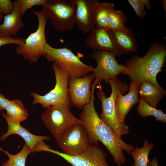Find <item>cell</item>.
Masks as SVG:
<instances>
[{"label":"cell","mask_w":166,"mask_h":166,"mask_svg":"<svg viewBox=\"0 0 166 166\" xmlns=\"http://www.w3.org/2000/svg\"><path fill=\"white\" fill-rule=\"evenodd\" d=\"M97 84L96 80L92 83L90 101L82 108L79 115L80 119L90 143L98 145L99 142H101L112 155L116 165L121 166L126 160L123 150L130 155L134 147L124 142L97 114L94 104V91Z\"/></svg>","instance_id":"1"},{"label":"cell","mask_w":166,"mask_h":166,"mask_svg":"<svg viewBox=\"0 0 166 166\" xmlns=\"http://www.w3.org/2000/svg\"><path fill=\"white\" fill-rule=\"evenodd\" d=\"M166 47L160 43L153 42L145 55H135L127 60L122 74L128 76L131 81L140 85L148 81L155 85L164 95L166 91L158 84V74L163 70L166 62Z\"/></svg>","instance_id":"2"},{"label":"cell","mask_w":166,"mask_h":166,"mask_svg":"<svg viewBox=\"0 0 166 166\" xmlns=\"http://www.w3.org/2000/svg\"><path fill=\"white\" fill-rule=\"evenodd\" d=\"M111 86V92L110 96L107 97L102 90L100 82L98 83L99 90L97 95L101 102V112L99 116L101 119L109 125L119 137L128 134L129 126L125 124L121 123L118 120L116 114L115 101L120 94L124 95L128 91V86L123 83L117 77L108 81Z\"/></svg>","instance_id":"3"},{"label":"cell","mask_w":166,"mask_h":166,"mask_svg":"<svg viewBox=\"0 0 166 166\" xmlns=\"http://www.w3.org/2000/svg\"><path fill=\"white\" fill-rule=\"evenodd\" d=\"M75 0H47L42 11L59 32L72 31L76 25Z\"/></svg>","instance_id":"4"},{"label":"cell","mask_w":166,"mask_h":166,"mask_svg":"<svg viewBox=\"0 0 166 166\" xmlns=\"http://www.w3.org/2000/svg\"><path fill=\"white\" fill-rule=\"evenodd\" d=\"M44 50L45 57L47 61L56 63L69 77H83L92 73L94 69L93 66L84 63L66 47L55 48L47 43Z\"/></svg>","instance_id":"5"},{"label":"cell","mask_w":166,"mask_h":166,"mask_svg":"<svg viewBox=\"0 0 166 166\" xmlns=\"http://www.w3.org/2000/svg\"><path fill=\"white\" fill-rule=\"evenodd\" d=\"M32 12L38 21L37 30L31 33L25 39L23 44L17 45L16 48L17 54L22 55L31 63L37 62L41 56H45L44 49L48 43L46 40L45 30L47 19L42 10L33 9Z\"/></svg>","instance_id":"6"},{"label":"cell","mask_w":166,"mask_h":166,"mask_svg":"<svg viewBox=\"0 0 166 166\" xmlns=\"http://www.w3.org/2000/svg\"><path fill=\"white\" fill-rule=\"evenodd\" d=\"M70 107L62 104L51 105L47 107L42 115L44 124L56 140L69 128L82 123L81 120L71 112Z\"/></svg>","instance_id":"7"},{"label":"cell","mask_w":166,"mask_h":166,"mask_svg":"<svg viewBox=\"0 0 166 166\" xmlns=\"http://www.w3.org/2000/svg\"><path fill=\"white\" fill-rule=\"evenodd\" d=\"M52 67L55 77L56 83L54 88L43 95L35 92L30 93L33 99V105L39 104L45 108L51 105L64 104L70 107L68 89L69 77L55 62H53Z\"/></svg>","instance_id":"8"},{"label":"cell","mask_w":166,"mask_h":166,"mask_svg":"<svg viewBox=\"0 0 166 166\" xmlns=\"http://www.w3.org/2000/svg\"><path fill=\"white\" fill-rule=\"evenodd\" d=\"M50 147L44 143L40 145L39 150L57 155L72 166H110L106 160V154L98 145L91 144L85 151L76 156L68 155Z\"/></svg>","instance_id":"9"},{"label":"cell","mask_w":166,"mask_h":166,"mask_svg":"<svg viewBox=\"0 0 166 166\" xmlns=\"http://www.w3.org/2000/svg\"><path fill=\"white\" fill-rule=\"evenodd\" d=\"M56 141L63 153L71 156H76L82 153L91 144L82 123L69 128Z\"/></svg>","instance_id":"10"},{"label":"cell","mask_w":166,"mask_h":166,"mask_svg":"<svg viewBox=\"0 0 166 166\" xmlns=\"http://www.w3.org/2000/svg\"><path fill=\"white\" fill-rule=\"evenodd\" d=\"M97 63L92 73L99 81L104 80L107 83L110 79L123 73L125 69V65L119 63L113 53L107 51H93L89 55Z\"/></svg>","instance_id":"11"},{"label":"cell","mask_w":166,"mask_h":166,"mask_svg":"<svg viewBox=\"0 0 166 166\" xmlns=\"http://www.w3.org/2000/svg\"><path fill=\"white\" fill-rule=\"evenodd\" d=\"M94 78L92 73L82 77H69L68 89L70 106L82 109L90 102L92 95L91 85Z\"/></svg>","instance_id":"12"},{"label":"cell","mask_w":166,"mask_h":166,"mask_svg":"<svg viewBox=\"0 0 166 166\" xmlns=\"http://www.w3.org/2000/svg\"><path fill=\"white\" fill-rule=\"evenodd\" d=\"M85 46L94 51H107L117 57L123 53L114 40L112 32L108 29L96 27L89 32L84 41Z\"/></svg>","instance_id":"13"},{"label":"cell","mask_w":166,"mask_h":166,"mask_svg":"<svg viewBox=\"0 0 166 166\" xmlns=\"http://www.w3.org/2000/svg\"><path fill=\"white\" fill-rule=\"evenodd\" d=\"M76 25L83 34L89 32L95 27L96 16L99 1L75 0Z\"/></svg>","instance_id":"14"},{"label":"cell","mask_w":166,"mask_h":166,"mask_svg":"<svg viewBox=\"0 0 166 166\" xmlns=\"http://www.w3.org/2000/svg\"><path fill=\"white\" fill-rule=\"evenodd\" d=\"M140 86L139 84L131 81L128 93L124 95L120 94L116 98L115 108L117 116L121 123L125 124L126 116L132 108L139 102Z\"/></svg>","instance_id":"15"},{"label":"cell","mask_w":166,"mask_h":166,"mask_svg":"<svg viewBox=\"0 0 166 166\" xmlns=\"http://www.w3.org/2000/svg\"><path fill=\"white\" fill-rule=\"evenodd\" d=\"M1 115L7 121L8 129L7 132L0 137V140H5L7 137L12 134L18 135L24 140L26 144L34 152L35 145L39 141L50 140L49 136H38L32 134L20 124L15 123L10 120L7 117L6 113H1Z\"/></svg>","instance_id":"16"},{"label":"cell","mask_w":166,"mask_h":166,"mask_svg":"<svg viewBox=\"0 0 166 166\" xmlns=\"http://www.w3.org/2000/svg\"><path fill=\"white\" fill-rule=\"evenodd\" d=\"M13 6L12 12L4 16L3 23L0 24V36L15 37L24 26L18 0L14 1Z\"/></svg>","instance_id":"17"},{"label":"cell","mask_w":166,"mask_h":166,"mask_svg":"<svg viewBox=\"0 0 166 166\" xmlns=\"http://www.w3.org/2000/svg\"><path fill=\"white\" fill-rule=\"evenodd\" d=\"M111 32L116 44L123 54L137 51V43L134 34L131 29L125 27Z\"/></svg>","instance_id":"18"},{"label":"cell","mask_w":166,"mask_h":166,"mask_svg":"<svg viewBox=\"0 0 166 166\" xmlns=\"http://www.w3.org/2000/svg\"><path fill=\"white\" fill-rule=\"evenodd\" d=\"M139 95L151 106L156 108L157 105L164 95L154 85L148 81L140 85Z\"/></svg>","instance_id":"19"},{"label":"cell","mask_w":166,"mask_h":166,"mask_svg":"<svg viewBox=\"0 0 166 166\" xmlns=\"http://www.w3.org/2000/svg\"><path fill=\"white\" fill-rule=\"evenodd\" d=\"M8 118L12 122L20 124L28 118L29 114L22 101L15 99L10 100L5 109Z\"/></svg>","instance_id":"20"},{"label":"cell","mask_w":166,"mask_h":166,"mask_svg":"<svg viewBox=\"0 0 166 166\" xmlns=\"http://www.w3.org/2000/svg\"><path fill=\"white\" fill-rule=\"evenodd\" d=\"M154 147L152 143H149L148 140L145 139L142 147L134 148L130 154L134 162L131 166H148L150 161L149 154Z\"/></svg>","instance_id":"21"},{"label":"cell","mask_w":166,"mask_h":166,"mask_svg":"<svg viewBox=\"0 0 166 166\" xmlns=\"http://www.w3.org/2000/svg\"><path fill=\"white\" fill-rule=\"evenodd\" d=\"M139 104L137 107V111L142 117L152 116L157 121L166 122V115L161 109H157L148 104L143 99L140 98Z\"/></svg>","instance_id":"22"},{"label":"cell","mask_w":166,"mask_h":166,"mask_svg":"<svg viewBox=\"0 0 166 166\" xmlns=\"http://www.w3.org/2000/svg\"><path fill=\"white\" fill-rule=\"evenodd\" d=\"M114 9V5L108 2H99L96 16L97 27L108 29L109 15Z\"/></svg>","instance_id":"23"},{"label":"cell","mask_w":166,"mask_h":166,"mask_svg":"<svg viewBox=\"0 0 166 166\" xmlns=\"http://www.w3.org/2000/svg\"><path fill=\"white\" fill-rule=\"evenodd\" d=\"M127 18L121 10L114 9L110 13L108 21V28L112 31L124 28Z\"/></svg>","instance_id":"24"},{"label":"cell","mask_w":166,"mask_h":166,"mask_svg":"<svg viewBox=\"0 0 166 166\" xmlns=\"http://www.w3.org/2000/svg\"><path fill=\"white\" fill-rule=\"evenodd\" d=\"M11 160L14 166H26V161L27 156L32 152V149L26 144L24 145L21 150L16 154L13 155L7 151L2 150Z\"/></svg>","instance_id":"25"},{"label":"cell","mask_w":166,"mask_h":166,"mask_svg":"<svg viewBox=\"0 0 166 166\" xmlns=\"http://www.w3.org/2000/svg\"><path fill=\"white\" fill-rule=\"evenodd\" d=\"M47 0H18L22 15H24L29 8L37 5L43 6Z\"/></svg>","instance_id":"26"},{"label":"cell","mask_w":166,"mask_h":166,"mask_svg":"<svg viewBox=\"0 0 166 166\" xmlns=\"http://www.w3.org/2000/svg\"><path fill=\"white\" fill-rule=\"evenodd\" d=\"M128 1L134 9L136 15L140 19H143L146 16L145 6L142 0H128Z\"/></svg>","instance_id":"27"},{"label":"cell","mask_w":166,"mask_h":166,"mask_svg":"<svg viewBox=\"0 0 166 166\" xmlns=\"http://www.w3.org/2000/svg\"><path fill=\"white\" fill-rule=\"evenodd\" d=\"M25 39L22 38H14L11 36H0V47L10 44H14L17 45H22L24 43Z\"/></svg>","instance_id":"28"},{"label":"cell","mask_w":166,"mask_h":166,"mask_svg":"<svg viewBox=\"0 0 166 166\" xmlns=\"http://www.w3.org/2000/svg\"><path fill=\"white\" fill-rule=\"evenodd\" d=\"M13 3L10 0H0V12L6 15L10 14L13 9Z\"/></svg>","instance_id":"29"},{"label":"cell","mask_w":166,"mask_h":166,"mask_svg":"<svg viewBox=\"0 0 166 166\" xmlns=\"http://www.w3.org/2000/svg\"><path fill=\"white\" fill-rule=\"evenodd\" d=\"M10 101V100L7 98L3 94L0 93V111L5 110Z\"/></svg>","instance_id":"30"},{"label":"cell","mask_w":166,"mask_h":166,"mask_svg":"<svg viewBox=\"0 0 166 166\" xmlns=\"http://www.w3.org/2000/svg\"><path fill=\"white\" fill-rule=\"evenodd\" d=\"M150 162L151 166H158L159 161L155 157L153 158L152 160L150 161Z\"/></svg>","instance_id":"31"},{"label":"cell","mask_w":166,"mask_h":166,"mask_svg":"<svg viewBox=\"0 0 166 166\" xmlns=\"http://www.w3.org/2000/svg\"><path fill=\"white\" fill-rule=\"evenodd\" d=\"M142 1L147 9L150 10L151 9L149 0H142Z\"/></svg>","instance_id":"32"},{"label":"cell","mask_w":166,"mask_h":166,"mask_svg":"<svg viewBox=\"0 0 166 166\" xmlns=\"http://www.w3.org/2000/svg\"><path fill=\"white\" fill-rule=\"evenodd\" d=\"M2 166H14L12 160L9 159L8 161L4 162Z\"/></svg>","instance_id":"33"},{"label":"cell","mask_w":166,"mask_h":166,"mask_svg":"<svg viewBox=\"0 0 166 166\" xmlns=\"http://www.w3.org/2000/svg\"><path fill=\"white\" fill-rule=\"evenodd\" d=\"M162 4L163 8L165 10H166V0H162Z\"/></svg>","instance_id":"34"},{"label":"cell","mask_w":166,"mask_h":166,"mask_svg":"<svg viewBox=\"0 0 166 166\" xmlns=\"http://www.w3.org/2000/svg\"><path fill=\"white\" fill-rule=\"evenodd\" d=\"M2 14L0 12V21L2 20Z\"/></svg>","instance_id":"35"},{"label":"cell","mask_w":166,"mask_h":166,"mask_svg":"<svg viewBox=\"0 0 166 166\" xmlns=\"http://www.w3.org/2000/svg\"><path fill=\"white\" fill-rule=\"evenodd\" d=\"M150 161L149 162L148 164V166H151V164H150Z\"/></svg>","instance_id":"36"}]
</instances>
